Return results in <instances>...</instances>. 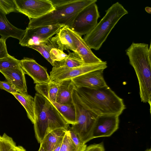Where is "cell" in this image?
Returning <instances> with one entry per match:
<instances>
[{
  "mask_svg": "<svg viewBox=\"0 0 151 151\" xmlns=\"http://www.w3.org/2000/svg\"><path fill=\"white\" fill-rule=\"evenodd\" d=\"M145 151H151V149H147Z\"/></svg>",
  "mask_w": 151,
  "mask_h": 151,
  "instance_id": "38",
  "label": "cell"
},
{
  "mask_svg": "<svg viewBox=\"0 0 151 151\" xmlns=\"http://www.w3.org/2000/svg\"><path fill=\"white\" fill-rule=\"evenodd\" d=\"M59 83L49 82L36 84L35 89L38 93L51 102H56Z\"/></svg>",
  "mask_w": 151,
  "mask_h": 151,
  "instance_id": "20",
  "label": "cell"
},
{
  "mask_svg": "<svg viewBox=\"0 0 151 151\" xmlns=\"http://www.w3.org/2000/svg\"><path fill=\"white\" fill-rule=\"evenodd\" d=\"M6 14L0 9V35L6 40L9 37L20 40L23 37L25 29L17 28L11 24Z\"/></svg>",
  "mask_w": 151,
  "mask_h": 151,
  "instance_id": "17",
  "label": "cell"
},
{
  "mask_svg": "<svg viewBox=\"0 0 151 151\" xmlns=\"http://www.w3.org/2000/svg\"><path fill=\"white\" fill-rule=\"evenodd\" d=\"M72 98L76 111V123L72 125L70 128L86 144L93 139V130L98 116L85 108L80 102L75 88L73 91Z\"/></svg>",
  "mask_w": 151,
  "mask_h": 151,
  "instance_id": "6",
  "label": "cell"
},
{
  "mask_svg": "<svg viewBox=\"0 0 151 151\" xmlns=\"http://www.w3.org/2000/svg\"><path fill=\"white\" fill-rule=\"evenodd\" d=\"M146 11L149 14L151 13V8L149 7H147L145 8Z\"/></svg>",
  "mask_w": 151,
  "mask_h": 151,
  "instance_id": "36",
  "label": "cell"
},
{
  "mask_svg": "<svg viewBox=\"0 0 151 151\" xmlns=\"http://www.w3.org/2000/svg\"><path fill=\"white\" fill-rule=\"evenodd\" d=\"M68 29L76 47V53L85 65L96 64L103 61L93 53L81 36L69 28Z\"/></svg>",
  "mask_w": 151,
  "mask_h": 151,
  "instance_id": "13",
  "label": "cell"
},
{
  "mask_svg": "<svg viewBox=\"0 0 151 151\" xmlns=\"http://www.w3.org/2000/svg\"><path fill=\"white\" fill-rule=\"evenodd\" d=\"M0 88L12 93L18 92L13 86L8 82L0 81Z\"/></svg>",
  "mask_w": 151,
  "mask_h": 151,
  "instance_id": "31",
  "label": "cell"
},
{
  "mask_svg": "<svg viewBox=\"0 0 151 151\" xmlns=\"http://www.w3.org/2000/svg\"><path fill=\"white\" fill-rule=\"evenodd\" d=\"M100 17L97 5L92 4L78 13L70 29L81 36L86 35L96 26Z\"/></svg>",
  "mask_w": 151,
  "mask_h": 151,
  "instance_id": "7",
  "label": "cell"
},
{
  "mask_svg": "<svg viewBox=\"0 0 151 151\" xmlns=\"http://www.w3.org/2000/svg\"><path fill=\"white\" fill-rule=\"evenodd\" d=\"M104 69L91 71L72 79L76 87H85L96 88L108 86L104 79Z\"/></svg>",
  "mask_w": 151,
  "mask_h": 151,
  "instance_id": "14",
  "label": "cell"
},
{
  "mask_svg": "<svg viewBox=\"0 0 151 151\" xmlns=\"http://www.w3.org/2000/svg\"><path fill=\"white\" fill-rule=\"evenodd\" d=\"M12 94L25 108L28 118L33 124L35 119L34 98L27 93H22L17 92Z\"/></svg>",
  "mask_w": 151,
  "mask_h": 151,
  "instance_id": "19",
  "label": "cell"
},
{
  "mask_svg": "<svg viewBox=\"0 0 151 151\" xmlns=\"http://www.w3.org/2000/svg\"></svg>",
  "mask_w": 151,
  "mask_h": 151,
  "instance_id": "39",
  "label": "cell"
},
{
  "mask_svg": "<svg viewBox=\"0 0 151 151\" xmlns=\"http://www.w3.org/2000/svg\"><path fill=\"white\" fill-rule=\"evenodd\" d=\"M51 102L67 124L73 125L76 123V111L74 104L68 105L60 104L56 102Z\"/></svg>",
  "mask_w": 151,
  "mask_h": 151,
  "instance_id": "22",
  "label": "cell"
},
{
  "mask_svg": "<svg viewBox=\"0 0 151 151\" xmlns=\"http://www.w3.org/2000/svg\"><path fill=\"white\" fill-rule=\"evenodd\" d=\"M21 61V66L25 74L29 76L36 84L49 83L50 75L46 69L33 59L24 57Z\"/></svg>",
  "mask_w": 151,
  "mask_h": 151,
  "instance_id": "12",
  "label": "cell"
},
{
  "mask_svg": "<svg viewBox=\"0 0 151 151\" xmlns=\"http://www.w3.org/2000/svg\"><path fill=\"white\" fill-rule=\"evenodd\" d=\"M35 119L33 123L35 136L40 143L45 137L55 130H68L67 123L55 107L48 99L37 93L34 97Z\"/></svg>",
  "mask_w": 151,
  "mask_h": 151,
  "instance_id": "4",
  "label": "cell"
},
{
  "mask_svg": "<svg viewBox=\"0 0 151 151\" xmlns=\"http://www.w3.org/2000/svg\"><path fill=\"white\" fill-rule=\"evenodd\" d=\"M68 130L63 128L56 129L48 133L40 143L45 151H52L59 138Z\"/></svg>",
  "mask_w": 151,
  "mask_h": 151,
  "instance_id": "21",
  "label": "cell"
},
{
  "mask_svg": "<svg viewBox=\"0 0 151 151\" xmlns=\"http://www.w3.org/2000/svg\"><path fill=\"white\" fill-rule=\"evenodd\" d=\"M84 151H105L103 143L91 145L87 147Z\"/></svg>",
  "mask_w": 151,
  "mask_h": 151,
  "instance_id": "32",
  "label": "cell"
},
{
  "mask_svg": "<svg viewBox=\"0 0 151 151\" xmlns=\"http://www.w3.org/2000/svg\"><path fill=\"white\" fill-rule=\"evenodd\" d=\"M38 151H45L43 147L40 145V148Z\"/></svg>",
  "mask_w": 151,
  "mask_h": 151,
  "instance_id": "37",
  "label": "cell"
},
{
  "mask_svg": "<svg viewBox=\"0 0 151 151\" xmlns=\"http://www.w3.org/2000/svg\"><path fill=\"white\" fill-rule=\"evenodd\" d=\"M0 9L6 15L18 12L15 0H0Z\"/></svg>",
  "mask_w": 151,
  "mask_h": 151,
  "instance_id": "28",
  "label": "cell"
},
{
  "mask_svg": "<svg viewBox=\"0 0 151 151\" xmlns=\"http://www.w3.org/2000/svg\"><path fill=\"white\" fill-rule=\"evenodd\" d=\"M68 52V54L64 60L60 61L54 62L53 67L73 68L85 65L80 56L77 53L70 51Z\"/></svg>",
  "mask_w": 151,
  "mask_h": 151,
  "instance_id": "23",
  "label": "cell"
},
{
  "mask_svg": "<svg viewBox=\"0 0 151 151\" xmlns=\"http://www.w3.org/2000/svg\"><path fill=\"white\" fill-rule=\"evenodd\" d=\"M60 151H83L76 148L67 130L64 136Z\"/></svg>",
  "mask_w": 151,
  "mask_h": 151,
  "instance_id": "27",
  "label": "cell"
},
{
  "mask_svg": "<svg viewBox=\"0 0 151 151\" xmlns=\"http://www.w3.org/2000/svg\"><path fill=\"white\" fill-rule=\"evenodd\" d=\"M75 90L81 104L98 116H119L125 109L123 100L108 86L96 88L75 87Z\"/></svg>",
  "mask_w": 151,
  "mask_h": 151,
  "instance_id": "1",
  "label": "cell"
},
{
  "mask_svg": "<svg viewBox=\"0 0 151 151\" xmlns=\"http://www.w3.org/2000/svg\"><path fill=\"white\" fill-rule=\"evenodd\" d=\"M52 47V45L48 40L46 42L32 45L28 47L39 52L53 66L54 62L52 60L50 53Z\"/></svg>",
  "mask_w": 151,
  "mask_h": 151,
  "instance_id": "24",
  "label": "cell"
},
{
  "mask_svg": "<svg viewBox=\"0 0 151 151\" xmlns=\"http://www.w3.org/2000/svg\"><path fill=\"white\" fill-rule=\"evenodd\" d=\"M151 44L133 42L126 50L130 64L133 68L138 81L141 101L151 107Z\"/></svg>",
  "mask_w": 151,
  "mask_h": 151,
  "instance_id": "2",
  "label": "cell"
},
{
  "mask_svg": "<svg viewBox=\"0 0 151 151\" xmlns=\"http://www.w3.org/2000/svg\"><path fill=\"white\" fill-rule=\"evenodd\" d=\"M12 151H27L22 146H16Z\"/></svg>",
  "mask_w": 151,
  "mask_h": 151,
  "instance_id": "35",
  "label": "cell"
},
{
  "mask_svg": "<svg viewBox=\"0 0 151 151\" xmlns=\"http://www.w3.org/2000/svg\"><path fill=\"white\" fill-rule=\"evenodd\" d=\"M119 116L117 115L98 116L93 130V139L111 135L118 129Z\"/></svg>",
  "mask_w": 151,
  "mask_h": 151,
  "instance_id": "11",
  "label": "cell"
},
{
  "mask_svg": "<svg viewBox=\"0 0 151 151\" xmlns=\"http://www.w3.org/2000/svg\"><path fill=\"white\" fill-rule=\"evenodd\" d=\"M75 87L72 79L65 80L59 83L56 102L64 105H73L72 93Z\"/></svg>",
  "mask_w": 151,
  "mask_h": 151,
  "instance_id": "18",
  "label": "cell"
},
{
  "mask_svg": "<svg viewBox=\"0 0 151 151\" xmlns=\"http://www.w3.org/2000/svg\"><path fill=\"white\" fill-rule=\"evenodd\" d=\"M6 41L1 38H0V59L9 55L7 51Z\"/></svg>",
  "mask_w": 151,
  "mask_h": 151,
  "instance_id": "33",
  "label": "cell"
},
{
  "mask_svg": "<svg viewBox=\"0 0 151 151\" xmlns=\"http://www.w3.org/2000/svg\"><path fill=\"white\" fill-rule=\"evenodd\" d=\"M107 67L106 62L104 61L100 63L85 65L75 68L53 67L50 72L49 82L58 83L64 80L72 79L91 71L104 70Z\"/></svg>",
  "mask_w": 151,
  "mask_h": 151,
  "instance_id": "8",
  "label": "cell"
},
{
  "mask_svg": "<svg viewBox=\"0 0 151 151\" xmlns=\"http://www.w3.org/2000/svg\"><path fill=\"white\" fill-rule=\"evenodd\" d=\"M16 146L13 139L6 134L0 135V151H12Z\"/></svg>",
  "mask_w": 151,
  "mask_h": 151,
  "instance_id": "26",
  "label": "cell"
},
{
  "mask_svg": "<svg viewBox=\"0 0 151 151\" xmlns=\"http://www.w3.org/2000/svg\"><path fill=\"white\" fill-rule=\"evenodd\" d=\"M64 27L57 25L37 27L34 28L27 27L22 38L19 41L22 46L27 47L47 42L55 35L60 29Z\"/></svg>",
  "mask_w": 151,
  "mask_h": 151,
  "instance_id": "9",
  "label": "cell"
},
{
  "mask_svg": "<svg viewBox=\"0 0 151 151\" xmlns=\"http://www.w3.org/2000/svg\"><path fill=\"white\" fill-rule=\"evenodd\" d=\"M55 10L38 18L30 20L27 27L57 25L70 28L78 13L96 0H50Z\"/></svg>",
  "mask_w": 151,
  "mask_h": 151,
  "instance_id": "3",
  "label": "cell"
},
{
  "mask_svg": "<svg viewBox=\"0 0 151 151\" xmlns=\"http://www.w3.org/2000/svg\"><path fill=\"white\" fill-rule=\"evenodd\" d=\"M55 35L50 39L54 46L63 51L65 50L69 52L70 50L76 53V47L68 27H63Z\"/></svg>",
  "mask_w": 151,
  "mask_h": 151,
  "instance_id": "16",
  "label": "cell"
},
{
  "mask_svg": "<svg viewBox=\"0 0 151 151\" xmlns=\"http://www.w3.org/2000/svg\"><path fill=\"white\" fill-rule=\"evenodd\" d=\"M21 61L9 54L0 59V71L21 67Z\"/></svg>",
  "mask_w": 151,
  "mask_h": 151,
  "instance_id": "25",
  "label": "cell"
},
{
  "mask_svg": "<svg viewBox=\"0 0 151 151\" xmlns=\"http://www.w3.org/2000/svg\"><path fill=\"white\" fill-rule=\"evenodd\" d=\"M48 41L52 46L50 53L51 58L54 62L60 61L64 60L66 57L67 54L64 52L63 51L53 46L49 40Z\"/></svg>",
  "mask_w": 151,
  "mask_h": 151,
  "instance_id": "29",
  "label": "cell"
},
{
  "mask_svg": "<svg viewBox=\"0 0 151 151\" xmlns=\"http://www.w3.org/2000/svg\"><path fill=\"white\" fill-rule=\"evenodd\" d=\"M65 134L59 138L52 151H60Z\"/></svg>",
  "mask_w": 151,
  "mask_h": 151,
  "instance_id": "34",
  "label": "cell"
},
{
  "mask_svg": "<svg viewBox=\"0 0 151 151\" xmlns=\"http://www.w3.org/2000/svg\"><path fill=\"white\" fill-rule=\"evenodd\" d=\"M7 82L12 84L18 92L27 93L24 71L20 67L0 71Z\"/></svg>",
  "mask_w": 151,
  "mask_h": 151,
  "instance_id": "15",
  "label": "cell"
},
{
  "mask_svg": "<svg viewBox=\"0 0 151 151\" xmlns=\"http://www.w3.org/2000/svg\"><path fill=\"white\" fill-rule=\"evenodd\" d=\"M128 12L119 2L113 4L94 28L83 39L90 49L96 50L100 48L112 29Z\"/></svg>",
  "mask_w": 151,
  "mask_h": 151,
  "instance_id": "5",
  "label": "cell"
},
{
  "mask_svg": "<svg viewBox=\"0 0 151 151\" xmlns=\"http://www.w3.org/2000/svg\"><path fill=\"white\" fill-rule=\"evenodd\" d=\"M18 12L29 20L40 17L55 10L50 0H15Z\"/></svg>",
  "mask_w": 151,
  "mask_h": 151,
  "instance_id": "10",
  "label": "cell"
},
{
  "mask_svg": "<svg viewBox=\"0 0 151 151\" xmlns=\"http://www.w3.org/2000/svg\"><path fill=\"white\" fill-rule=\"evenodd\" d=\"M68 131L69 133L70 138L76 147L83 151H84L87 147L86 144L81 140L77 134L72 130L70 127Z\"/></svg>",
  "mask_w": 151,
  "mask_h": 151,
  "instance_id": "30",
  "label": "cell"
}]
</instances>
